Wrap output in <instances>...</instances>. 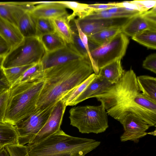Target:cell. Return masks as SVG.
<instances>
[{"mask_svg":"<svg viewBox=\"0 0 156 156\" xmlns=\"http://www.w3.org/2000/svg\"><path fill=\"white\" fill-rule=\"evenodd\" d=\"M144 68L156 73V54H151L147 56L143 63Z\"/></svg>","mask_w":156,"mask_h":156,"instance_id":"cell-35","label":"cell"},{"mask_svg":"<svg viewBox=\"0 0 156 156\" xmlns=\"http://www.w3.org/2000/svg\"><path fill=\"white\" fill-rule=\"evenodd\" d=\"M93 72L88 56L44 69V82L37 102L36 109H44L55 104Z\"/></svg>","mask_w":156,"mask_h":156,"instance_id":"cell-2","label":"cell"},{"mask_svg":"<svg viewBox=\"0 0 156 156\" xmlns=\"http://www.w3.org/2000/svg\"><path fill=\"white\" fill-rule=\"evenodd\" d=\"M5 56H0V69L2 68Z\"/></svg>","mask_w":156,"mask_h":156,"instance_id":"cell-42","label":"cell"},{"mask_svg":"<svg viewBox=\"0 0 156 156\" xmlns=\"http://www.w3.org/2000/svg\"><path fill=\"white\" fill-rule=\"evenodd\" d=\"M115 4L117 6L127 8L137 11L140 12L146 11L137 0L115 2Z\"/></svg>","mask_w":156,"mask_h":156,"instance_id":"cell-34","label":"cell"},{"mask_svg":"<svg viewBox=\"0 0 156 156\" xmlns=\"http://www.w3.org/2000/svg\"><path fill=\"white\" fill-rule=\"evenodd\" d=\"M85 56H86L83 55L77 50L73 44L66 43L62 47L46 52L41 62L44 70Z\"/></svg>","mask_w":156,"mask_h":156,"instance_id":"cell-9","label":"cell"},{"mask_svg":"<svg viewBox=\"0 0 156 156\" xmlns=\"http://www.w3.org/2000/svg\"><path fill=\"white\" fill-rule=\"evenodd\" d=\"M30 12L35 19L45 18L52 19L68 15L66 8L58 2H36Z\"/></svg>","mask_w":156,"mask_h":156,"instance_id":"cell-13","label":"cell"},{"mask_svg":"<svg viewBox=\"0 0 156 156\" xmlns=\"http://www.w3.org/2000/svg\"><path fill=\"white\" fill-rule=\"evenodd\" d=\"M100 144L93 139L70 136L60 129L41 141L26 146L29 156H85Z\"/></svg>","mask_w":156,"mask_h":156,"instance_id":"cell-3","label":"cell"},{"mask_svg":"<svg viewBox=\"0 0 156 156\" xmlns=\"http://www.w3.org/2000/svg\"><path fill=\"white\" fill-rule=\"evenodd\" d=\"M18 135L14 126L0 122V145L2 147L18 144Z\"/></svg>","mask_w":156,"mask_h":156,"instance_id":"cell-22","label":"cell"},{"mask_svg":"<svg viewBox=\"0 0 156 156\" xmlns=\"http://www.w3.org/2000/svg\"><path fill=\"white\" fill-rule=\"evenodd\" d=\"M66 106L61 100L57 102L44 126L28 144L38 143L59 130Z\"/></svg>","mask_w":156,"mask_h":156,"instance_id":"cell-10","label":"cell"},{"mask_svg":"<svg viewBox=\"0 0 156 156\" xmlns=\"http://www.w3.org/2000/svg\"><path fill=\"white\" fill-rule=\"evenodd\" d=\"M44 76V70L40 62L28 69L12 86L26 81L38 80L43 79Z\"/></svg>","mask_w":156,"mask_h":156,"instance_id":"cell-27","label":"cell"},{"mask_svg":"<svg viewBox=\"0 0 156 156\" xmlns=\"http://www.w3.org/2000/svg\"><path fill=\"white\" fill-rule=\"evenodd\" d=\"M72 35L73 44L77 50L83 55L89 57V53L78 33L72 30Z\"/></svg>","mask_w":156,"mask_h":156,"instance_id":"cell-33","label":"cell"},{"mask_svg":"<svg viewBox=\"0 0 156 156\" xmlns=\"http://www.w3.org/2000/svg\"><path fill=\"white\" fill-rule=\"evenodd\" d=\"M46 52L56 50L64 47L66 43L55 32L38 37Z\"/></svg>","mask_w":156,"mask_h":156,"instance_id":"cell-25","label":"cell"},{"mask_svg":"<svg viewBox=\"0 0 156 156\" xmlns=\"http://www.w3.org/2000/svg\"><path fill=\"white\" fill-rule=\"evenodd\" d=\"M0 36L9 45L11 50L19 45L24 39L16 25L0 17Z\"/></svg>","mask_w":156,"mask_h":156,"instance_id":"cell-16","label":"cell"},{"mask_svg":"<svg viewBox=\"0 0 156 156\" xmlns=\"http://www.w3.org/2000/svg\"><path fill=\"white\" fill-rule=\"evenodd\" d=\"M136 78L141 93L156 101V78L146 75L140 76Z\"/></svg>","mask_w":156,"mask_h":156,"instance_id":"cell-21","label":"cell"},{"mask_svg":"<svg viewBox=\"0 0 156 156\" xmlns=\"http://www.w3.org/2000/svg\"><path fill=\"white\" fill-rule=\"evenodd\" d=\"M122 26H114L106 29L88 36L87 37L89 40L96 44L100 46L110 41L122 32Z\"/></svg>","mask_w":156,"mask_h":156,"instance_id":"cell-23","label":"cell"},{"mask_svg":"<svg viewBox=\"0 0 156 156\" xmlns=\"http://www.w3.org/2000/svg\"><path fill=\"white\" fill-rule=\"evenodd\" d=\"M17 26L24 38L37 37L36 19L29 11L25 12L18 20Z\"/></svg>","mask_w":156,"mask_h":156,"instance_id":"cell-19","label":"cell"},{"mask_svg":"<svg viewBox=\"0 0 156 156\" xmlns=\"http://www.w3.org/2000/svg\"><path fill=\"white\" fill-rule=\"evenodd\" d=\"M29 2H0V17L17 26L22 15L27 11Z\"/></svg>","mask_w":156,"mask_h":156,"instance_id":"cell-15","label":"cell"},{"mask_svg":"<svg viewBox=\"0 0 156 156\" xmlns=\"http://www.w3.org/2000/svg\"><path fill=\"white\" fill-rule=\"evenodd\" d=\"M0 156H10L5 147H2L0 149Z\"/></svg>","mask_w":156,"mask_h":156,"instance_id":"cell-41","label":"cell"},{"mask_svg":"<svg viewBox=\"0 0 156 156\" xmlns=\"http://www.w3.org/2000/svg\"><path fill=\"white\" fill-rule=\"evenodd\" d=\"M10 86L4 74L3 69H0V90L9 89Z\"/></svg>","mask_w":156,"mask_h":156,"instance_id":"cell-39","label":"cell"},{"mask_svg":"<svg viewBox=\"0 0 156 156\" xmlns=\"http://www.w3.org/2000/svg\"><path fill=\"white\" fill-rule=\"evenodd\" d=\"M132 37L134 41L148 48L156 49V31L146 30Z\"/></svg>","mask_w":156,"mask_h":156,"instance_id":"cell-28","label":"cell"},{"mask_svg":"<svg viewBox=\"0 0 156 156\" xmlns=\"http://www.w3.org/2000/svg\"><path fill=\"white\" fill-rule=\"evenodd\" d=\"M120 122L124 130L120 137L122 142L128 140L138 142L140 138L148 134L146 131L150 127L140 118L132 114L126 116Z\"/></svg>","mask_w":156,"mask_h":156,"instance_id":"cell-11","label":"cell"},{"mask_svg":"<svg viewBox=\"0 0 156 156\" xmlns=\"http://www.w3.org/2000/svg\"><path fill=\"white\" fill-rule=\"evenodd\" d=\"M9 94V89L0 90V122H4Z\"/></svg>","mask_w":156,"mask_h":156,"instance_id":"cell-32","label":"cell"},{"mask_svg":"<svg viewBox=\"0 0 156 156\" xmlns=\"http://www.w3.org/2000/svg\"><path fill=\"white\" fill-rule=\"evenodd\" d=\"M34 64L7 68H2L4 74L10 87L14 83L26 70Z\"/></svg>","mask_w":156,"mask_h":156,"instance_id":"cell-29","label":"cell"},{"mask_svg":"<svg viewBox=\"0 0 156 156\" xmlns=\"http://www.w3.org/2000/svg\"><path fill=\"white\" fill-rule=\"evenodd\" d=\"M129 19H92L85 16L74 20L75 24L87 37L106 29L122 26Z\"/></svg>","mask_w":156,"mask_h":156,"instance_id":"cell-12","label":"cell"},{"mask_svg":"<svg viewBox=\"0 0 156 156\" xmlns=\"http://www.w3.org/2000/svg\"><path fill=\"white\" fill-rule=\"evenodd\" d=\"M141 14L147 19L156 23V6L150 10L141 12Z\"/></svg>","mask_w":156,"mask_h":156,"instance_id":"cell-37","label":"cell"},{"mask_svg":"<svg viewBox=\"0 0 156 156\" xmlns=\"http://www.w3.org/2000/svg\"><path fill=\"white\" fill-rule=\"evenodd\" d=\"M88 6L94 11H102L110 9L117 6L115 2H109L107 4L95 3L88 4Z\"/></svg>","mask_w":156,"mask_h":156,"instance_id":"cell-36","label":"cell"},{"mask_svg":"<svg viewBox=\"0 0 156 156\" xmlns=\"http://www.w3.org/2000/svg\"><path fill=\"white\" fill-rule=\"evenodd\" d=\"M44 82L43 78L11 86L4 122L15 126L33 113Z\"/></svg>","mask_w":156,"mask_h":156,"instance_id":"cell-4","label":"cell"},{"mask_svg":"<svg viewBox=\"0 0 156 156\" xmlns=\"http://www.w3.org/2000/svg\"><path fill=\"white\" fill-rule=\"evenodd\" d=\"M99 106L73 107L69 111L70 124L82 133L98 134L108 127V115L103 102Z\"/></svg>","mask_w":156,"mask_h":156,"instance_id":"cell-5","label":"cell"},{"mask_svg":"<svg viewBox=\"0 0 156 156\" xmlns=\"http://www.w3.org/2000/svg\"><path fill=\"white\" fill-rule=\"evenodd\" d=\"M146 11L156 6V0H137Z\"/></svg>","mask_w":156,"mask_h":156,"instance_id":"cell-40","label":"cell"},{"mask_svg":"<svg viewBox=\"0 0 156 156\" xmlns=\"http://www.w3.org/2000/svg\"><path fill=\"white\" fill-rule=\"evenodd\" d=\"M46 51L38 37L24 38L5 56L2 68L28 65L40 62Z\"/></svg>","mask_w":156,"mask_h":156,"instance_id":"cell-6","label":"cell"},{"mask_svg":"<svg viewBox=\"0 0 156 156\" xmlns=\"http://www.w3.org/2000/svg\"><path fill=\"white\" fill-rule=\"evenodd\" d=\"M58 2L66 8L73 11L72 14L68 15L67 16L70 21L76 16L78 17V18L81 19L89 15L94 11L88 6V4L74 1H58Z\"/></svg>","mask_w":156,"mask_h":156,"instance_id":"cell-24","label":"cell"},{"mask_svg":"<svg viewBox=\"0 0 156 156\" xmlns=\"http://www.w3.org/2000/svg\"><path fill=\"white\" fill-rule=\"evenodd\" d=\"M141 13L129 19L122 26V32L132 37L146 30L156 31V23L147 19Z\"/></svg>","mask_w":156,"mask_h":156,"instance_id":"cell-14","label":"cell"},{"mask_svg":"<svg viewBox=\"0 0 156 156\" xmlns=\"http://www.w3.org/2000/svg\"><path fill=\"white\" fill-rule=\"evenodd\" d=\"M11 50L9 45L0 36V56H5Z\"/></svg>","mask_w":156,"mask_h":156,"instance_id":"cell-38","label":"cell"},{"mask_svg":"<svg viewBox=\"0 0 156 156\" xmlns=\"http://www.w3.org/2000/svg\"><path fill=\"white\" fill-rule=\"evenodd\" d=\"M55 104L44 109H36L15 126L18 135V144L24 145L30 143L45 124Z\"/></svg>","mask_w":156,"mask_h":156,"instance_id":"cell-8","label":"cell"},{"mask_svg":"<svg viewBox=\"0 0 156 156\" xmlns=\"http://www.w3.org/2000/svg\"><path fill=\"white\" fill-rule=\"evenodd\" d=\"M2 147L0 145V149Z\"/></svg>","mask_w":156,"mask_h":156,"instance_id":"cell-43","label":"cell"},{"mask_svg":"<svg viewBox=\"0 0 156 156\" xmlns=\"http://www.w3.org/2000/svg\"><path fill=\"white\" fill-rule=\"evenodd\" d=\"M10 156H29L26 146L18 144L5 147Z\"/></svg>","mask_w":156,"mask_h":156,"instance_id":"cell-31","label":"cell"},{"mask_svg":"<svg viewBox=\"0 0 156 156\" xmlns=\"http://www.w3.org/2000/svg\"><path fill=\"white\" fill-rule=\"evenodd\" d=\"M96 76L94 73H93L83 82L66 93L61 100L66 106H72L74 101L84 91Z\"/></svg>","mask_w":156,"mask_h":156,"instance_id":"cell-26","label":"cell"},{"mask_svg":"<svg viewBox=\"0 0 156 156\" xmlns=\"http://www.w3.org/2000/svg\"><path fill=\"white\" fill-rule=\"evenodd\" d=\"M36 23L37 37L55 32L51 19L45 18L36 19Z\"/></svg>","mask_w":156,"mask_h":156,"instance_id":"cell-30","label":"cell"},{"mask_svg":"<svg viewBox=\"0 0 156 156\" xmlns=\"http://www.w3.org/2000/svg\"><path fill=\"white\" fill-rule=\"evenodd\" d=\"M125 71L121 65V59H119L101 68L97 75L113 84L119 80Z\"/></svg>","mask_w":156,"mask_h":156,"instance_id":"cell-18","label":"cell"},{"mask_svg":"<svg viewBox=\"0 0 156 156\" xmlns=\"http://www.w3.org/2000/svg\"><path fill=\"white\" fill-rule=\"evenodd\" d=\"M136 77L131 68L125 71L116 83L94 98L103 103L108 115L119 122L132 114L155 127L156 101L141 93Z\"/></svg>","mask_w":156,"mask_h":156,"instance_id":"cell-1","label":"cell"},{"mask_svg":"<svg viewBox=\"0 0 156 156\" xmlns=\"http://www.w3.org/2000/svg\"><path fill=\"white\" fill-rule=\"evenodd\" d=\"M68 15L51 19L55 31L66 43H73L72 31Z\"/></svg>","mask_w":156,"mask_h":156,"instance_id":"cell-20","label":"cell"},{"mask_svg":"<svg viewBox=\"0 0 156 156\" xmlns=\"http://www.w3.org/2000/svg\"><path fill=\"white\" fill-rule=\"evenodd\" d=\"M112 85L107 81L100 78L97 75L84 91L74 101L72 106L76 105L87 99L94 98Z\"/></svg>","mask_w":156,"mask_h":156,"instance_id":"cell-17","label":"cell"},{"mask_svg":"<svg viewBox=\"0 0 156 156\" xmlns=\"http://www.w3.org/2000/svg\"><path fill=\"white\" fill-rule=\"evenodd\" d=\"M129 42L127 36L121 32L110 41L91 50L90 59L94 73L98 75L103 67L121 59L126 53Z\"/></svg>","mask_w":156,"mask_h":156,"instance_id":"cell-7","label":"cell"}]
</instances>
